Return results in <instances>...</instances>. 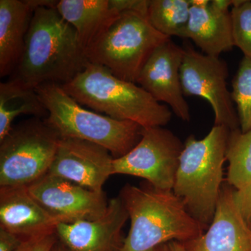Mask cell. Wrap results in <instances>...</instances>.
<instances>
[{"label": "cell", "mask_w": 251, "mask_h": 251, "mask_svg": "<svg viewBox=\"0 0 251 251\" xmlns=\"http://www.w3.org/2000/svg\"><path fill=\"white\" fill-rule=\"evenodd\" d=\"M31 196L62 224L94 221L106 212L104 191H95L47 173L27 186Z\"/></svg>", "instance_id": "30bf717a"}, {"label": "cell", "mask_w": 251, "mask_h": 251, "mask_svg": "<svg viewBox=\"0 0 251 251\" xmlns=\"http://www.w3.org/2000/svg\"><path fill=\"white\" fill-rule=\"evenodd\" d=\"M22 115L42 118L47 117L48 110L35 89L11 77L0 83V141L12 129L15 119Z\"/></svg>", "instance_id": "d6986e66"}, {"label": "cell", "mask_w": 251, "mask_h": 251, "mask_svg": "<svg viewBox=\"0 0 251 251\" xmlns=\"http://www.w3.org/2000/svg\"><path fill=\"white\" fill-rule=\"evenodd\" d=\"M114 157L106 149L85 140L61 138L49 174L95 191L112 175Z\"/></svg>", "instance_id": "7c38bea8"}, {"label": "cell", "mask_w": 251, "mask_h": 251, "mask_svg": "<svg viewBox=\"0 0 251 251\" xmlns=\"http://www.w3.org/2000/svg\"><path fill=\"white\" fill-rule=\"evenodd\" d=\"M228 161L227 182L232 187L242 189L251 181V130L240 128L230 130L226 152Z\"/></svg>", "instance_id": "44dd1931"}, {"label": "cell", "mask_w": 251, "mask_h": 251, "mask_svg": "<svg viewBox=\"0 0 251 251\" xmlns=\"http://www.w3.org/2000/svg\"><path fill=\"white\" fill-rule=\"evenodd\" d=\"M57 240L58 237L55 231L25 239L16 251H51Z\"/></svg>", "instance_id": "cb8c5ba5"}, {"label": "cell", "mask_w": 251, "mask_h": 251, "mask_svg": "<svg viewBox=\"0 0 251 251\" xmlns=\"http://www.w3.org/2000/svg\"><path fill=\"white\" fill-rule=\"evenodd\" d=\"M110 3L120 13L136 11L148 15L150 0H110Z\"/></svg>", "instance_id": "484cf974"}, {"label": "cell", "mask_w": 251, "mask_h": 251, "mask_svg": "<svg viewBox=\"0 0 251 251\" xmlns=\"http://www.w3.org/2000/svg\"><path fill=\"white\" fill-rule=\"evenodd\" d=\"M168 246L169 251H185L184 246L181 242L173 241L168 242Z\"/></svg>", "instance_id": "f546056e"}, {"label": "cell", "mask_w": 251, "mask_h": 251, "mask_svg": "<svg viewBox=\"0 0 251 251\" xmlns=\"http://www.w3.org/2000/svg\"><path fill=\"white\" fill-rule=\"evenodd\" d=\"M61 138L37 117L13 127L0 141V187H27L47 174Z\"/></svg>", "instance_id": "52a82bcc"}, {"label": "cell", "mask_w": 251, "mask_h": 251, "mask_svg": "<svg viewBox=\"0 0 251 251\" xmlns=\"http://www.w3.org/2000/svg\"><path fill=\"white\" fill-rule=\"evenodd\" d=\"M207 55L220 57L233 47L230 12L220 14L210 8L191 6L186 38Z\"/></svg>", "instance_id": "ac0fdd59"}, {"label": "cell", "mask_w": 251, "mask_h": 251, "mask_svg": "<svg viewBox=\"0 0 251 251\" xmlns=\"http://www.w3.org/2000/svg\"><path fill=\"white\" fill-rule=\"evenodd\" d=\"M190 12L189 0H150L148 18L163 35L186 38Z\"/></svg>", "instance_id": "ffe728a7"}, {"label": "cell", "mask_w": 251, "mask_h": 251, "mask_svg": "<svg viewBox=\"0 0 251 251\" xmlns=\"http://www.w3.org/2000/svg\"><path fill=\"white\" fill-rule=\"evenodd\" d=\"M119 196L130 220L122 251H148L173 241L184 243L205 231L173 191L157 189L149 183L139 187L126 184Z\"/></svg>", "instance_id": "7a4b0ae2"}, {"label": "cell", "mask_w": 251, "mask_h": 251, "mask_svg": "<svg viewBox=\"0 0 251 251\" xmlns=\"http://www.w3.org/2000/svg\"><path fill=\"white\" fill-rule=\"evenodd\" d=\"M180 69L184 96L205 99L214 114V125L229 130L240 128L237 110L227 87L229 75L227 63L220 57L198 52L186 44Z\"/></svg>", "instance_id": "9c48e42d"}, {"label": "cell", "mask_w": 251, "mask_h": 251, "mask_svg": "<svg viewBox=\"0 0 251 251\" xmlns=\"http://www.w3.org/2000/svg\"><path fill=\"white\" fill-rule=\"evenodd\" d=\"M184 49L171 39L163 43L145 63L136 84L156 101L168 105L176 117L185 122L191 120L180 77Z\"/></svg>", "instance_id": "8fae6325"}, {"label": "cell", "mask_w": 251, "mask_h": 251, "mask_svg": "<svg viewBox=\"0 0 251 251\" xmlns=\"http://www.w3.org/2000/svg\"><path fill=\"white\" fill-rule=\"evenodd\" d=\"M148 251H169L168 243H167V244H161V245L157 246V247L153 248L151 250Z\"/></svg>", "instance_id": "1f68e13d"}, {"label": "cell", "mask_w": 251, "mask_h": 251, "mask_svg": "<svg viewBox=\"0 0 251 251\" xmlns=\"http://www.w3.org/2000/svg\"><path fill=\"white\" fill-rule=\"evenodd\" d=\"M169 39L151 25L148 15L126 11L86 50V54L91 63L107 68L122 80L136 83L153 51Z\"/></svg>", "instance_id": "8992f818"}, {"label": "cell", "mask_w": 251, "mask_h": 251, "mask_svg": "<svg viewBox=\"0 0 251 251\" xmlns=\"http://www.w3.org/2000/svg\"><path fill=\"white\" fill-rule=\"evenodd\" d=\"M231 97L236 105L240 129L251 130V59L244 57L232 82Z\"/></svg>", "instance_id": "7402d4cb"}, {"label": "cell", "mask_w": 251, "mask_h": 251, "mask_svg": "<svg viewBox=\"0 0 251 251\" xmlns=\"http://www.w3.org/2000/svg\"><path fill=\"white\" fill-rule=\"evenodd\" d=\"M189 2L192 7L204 9V8L209 7L211 1L209 0H189Z\"/></svg>", "instance_id": "f1b7e54d"}, {"label": "cell", "mask_w": 251, "mask_h": 251, "mask_svg": "<svg viewBox=\"0 0 251 251\" xmlns=\"http://www.w3.org/2000/svg\"><path fill=\"white\" fill-rule=\"evenodd\" d=\"M62 224L31 196L27 187H0V227L23 240L55 232Z\"/></svg>", "instance_id": "9a60e30c"}, {"label": "cell", "mask_w": 251, "mask_h": 251, "mask_svg": "<svg viewBox=\"0 0 251 251\" xmlns=\"http://www.w3.org/2000/svg\"><path fill=\"white\" fill-rule=\"evenodd\" d=\"M184 143L164 127L143 128L138 143L125 156L114 158L112 175L143 178L157 189L173 191Z\"/></svg>", "instance_id": "ba28073f"}, {"label": "cell", "mask_w": 251, "mask_h": 251, "mask_svg": "<svg viewBox=\"0 0 251 251\" xmlns=\"http://www.w3.org/2000/svg\"><path fill=\"white\" fill-rule=\"evenodd\" d=\"M34 9L30 0H0V76L18 67Z\"/></svg>", "instance_id": "2e32d148"}, {"label": "cell", "mask_w": 251, "mask_h": 251, "mask_svg": "<svg viewBox=\"0 0 251 251\" xmlns=\"http://www.w3.org/2000/svg\"><path fill=\"white\" fill-rule=\"evenodd\" d=\"M128 219L119 196L109 201L106 212L99 219L59 224L56 233L74 251H122L125 239L122 229Z\"/></svg>", "instance_id": "4fadbf2b"}, {"label": "cell", "mask_w": 251, "mask_h": 251, "mask_svg": "<svg viewBox=\"0 0 251 251\" xmlns=\"http://www.w3.org/2000/svg\"><path fill=\"white\" fill-rule=\"evenodd\" d=\"M235 191L224 181L212 222L201 236L182 243L185 251H251V228L238 209Z\"/></svg>", "instance_id": "5bb4252c"}, {"label": "cell", "mask_w": 251, "mask_h": 251, "mask_svg": "<svg viewBox=\"0 0 251 251\" xmlns=\"http://www.w3.org/2000/svg\"><path fill=\"white\" fill-rule=\"evenodd\" d=\"M23 241L16 234L0 227V251H16Z\"/></svg>", "instance_id": "4316f807"}, {"label": "cell", "mask_w": 251, "mask_h": 251, "mask_svg": "<svg viewBox=\"0 0 251 251\" xmlns=\"http://www.w3.org/2000/svg\"><path fill=\"white\" fill-rule=\"evenodd\" d=\"M237 2V0H211L209 8L220 14H227L230 12L229 8L232 9Z\"/></svg>", "instance_id": "83f0119b"}, {"label": "cell", "mask_w": 251, "mask_h": 251, "mask_svg": "<svg viewBox=\"0 0 251 251\" xmlns=\"http://www.w3.org/2000/svg\"><path fill=\"white\" fill-rule=\"evenodd\" d=\"M56 9L76 30L85 51L121 14L110 0H60Z\"/></svg>", "instance_id": "e0dca14e"}, {"label": "cell", "mask_w": 251, "mask_h": 251, "mask_svg": "<svg viewBox=\"0 0 251 251\" xmlns=\"http://www.w3.org/2000/svg\"><path fill=\"white\" fill-rule=\"evenodd\" d=\"M230 130L214 125L202 139L189 135L180 155L173 192L206 230L210 226L224 184V165Z\"/></svg>", "instance_id": "277c9868"}, {"label": "cell", "mask_w": 251, "mask_h": 251, "mask_svg": "<svg viewBox=\"0 0 251 251\" xmlns=\"http://www.w3.org/2000/svg\"><path fill=\"white\" fill-rule=\"evenodd\" d=\"M60 86L81 105L115 120L135 122L143 128L165 126L173 115L168 105L156 101L140 86L122 80L94 63Z\"/></svg>", "instance_id": "3957f363"}, {"label": "cell", "mask_w": 251, "mask_h": 251, "mask_svg": "<svg viewBox=\"0 0 251 251\" xmlns=\"http://www.w3.org/2000/svg\"><path fill=\"white\" fill-rule=\"evenodd\" d=\"M234 200L243 219L251 228V181L242 189L236 190Z\"/></svg>", "instance_id": "d4e9b609"}, {"label": "cell", "mask_w": 251, "mask_h": 251, "mask_svg": "<svg viewBox=\"0 0 251 251\" xmlns=\"http://www.w3.org/2000/svg\"><path fill=\"white\" fill-rule=\"evenodd\" d=\"M35 90L48 110L44 120L62 138L96 144L108 150L114 158L125 156L141 138V126L84 108L60 85L44 84Z\"/></svg>", "instance_id": "5b68a950"}, {"label": "cell", "mask_w": 251, "mask_h": 251, "mask_svg": "<svg viewBox=\"0 0 251 251\" xmlns=\"http://www.w3.org/2000/svg\"><path fill=\"white\" fill-rule=\"evenodd\" d=\"M51 251H74L66 246L64 243L61 242L60 240L58 239L57 242L55 243L54 247H52V250Z\"/></svg>", "instance_id": "4dcf8cb0"}, {"label": "cell", "mask_w": 251, "mask_h": 251, "mask_svg": "<svg viewBox=\"0 0 251 251\" xmlns=\"http://www.w3.org/2000/svg\"><path fill=\"white\" fill-rule=\"evenodd\" d=\"M76 30L56 8L34 9L24 51L11 78L35 89L44 84L64 85L89 63Z\"/></svg>", "instance_id": "6da1fadb"}, {"label": "cell", "mask_w": 251, "mask_h": 251, "mask_svg": "<svg viewBox=\"0 0 251 251\" xmlns=\"http://www.w3.org/2000/svg\"><path fill=\"white\" fill-rule=\"evenodd\" d=\"M234 45L251 59V1L240 0L230 11Z\"/></svg>", "instance_id": "603a6c76"}]
</instances>
